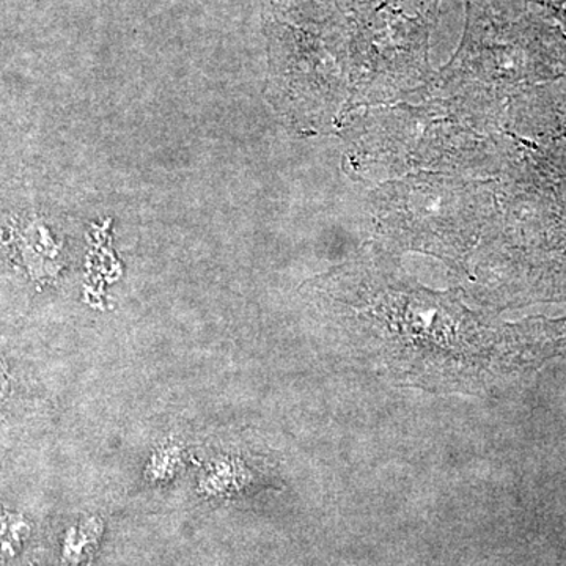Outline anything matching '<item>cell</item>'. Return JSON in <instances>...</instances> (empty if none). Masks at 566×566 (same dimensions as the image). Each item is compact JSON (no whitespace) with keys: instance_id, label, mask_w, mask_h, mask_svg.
<instances>
[{"instance_id":"obj_1","label":"cell","mask_w":566,"mask_h":566,"mask_svg":"<svg viewBox=\"0 0 566 566\" xmlns=\"http://www.w3.org/2000/svg\"><path fill=\"white\" fill-rule=\"evenodd\" d=\"M7 390V375L3 370L2 364H0V400H2L3 394Z\"/></svg>"}]
</instances>
